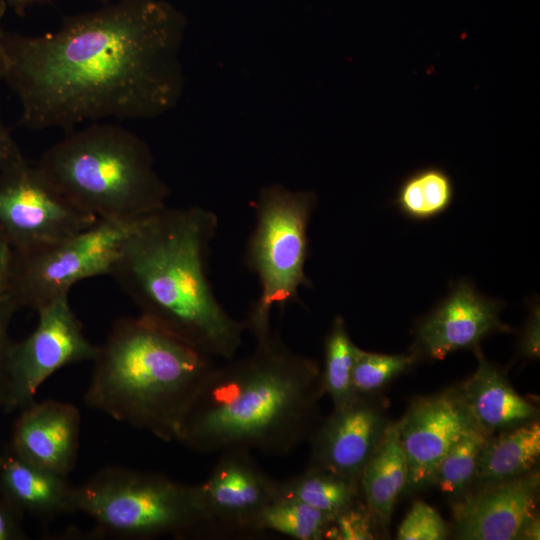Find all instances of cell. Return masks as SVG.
I'll use <instances>...</instances> for the list:
<instances>
[{
  "mask_svg": "<svg viewBox=\"0 0 540 540\" xmlns=\"http://www.w3.org/2000/svg\"><path fill=\"white\" fill-rule=\"evenodd\" d=\"M478 486L457 497L452 505L454 538L539 539V518L535 513L540 487L537 470Z\"/></svg>",
  "mask_w": 540,
  "mask_h": 540,
  "instance_id": "cell-12",
  "label": "cell"
},
{
  "mask_svg": "<svg viewBox=\"0 0 540 540\" xmlns=\"http://www.w3.org/2000/svg\"><path fill=\"white\" fill-rule=\"evenodd\" d=\"M6 3H9L11 6H13L18 13L23 12L25 7L37 0H5Z\"/></svg>",
  "mask_w": 540,
  "mask_h": 540,
  "instance_id": "cell-34",
  "label": "cell"
},
{
  "mask_svg": "<svg viewBox=\"0 0 540 540\" xmlns=\"http://www.w3.org/2000/svg\"><path fill=\"white\" fill-rule=\"evenodd\" d=\"M499 304L466 283L455 285L449 295L416 327L413 353L442 360L448 354L478 347L494 332L511 329L501 322Z\"/></svg>",
  "mask_w": 540,
  "mask_h": 540,
  "instance_id": "cell-15",
  "label": "cell"
},
{
  "mask_svg": "<svg viewBox=\"0 0 540 540\" xmlns=\"http://www.w3.org/2000/svg\"><path fill=\"white\" fill-rule=\"evenodd\" d=\"M278 485L249 451L222 452L209 476L198 484L205 519L203 535L260 534L259 518L276 499Z\"/></svg>",
  "mask_w": 540,
  "mask_h": 540,
  "instance_id": "cell-11",
  "label": "cell"
},
{
  "mask_svg": "<svg viewBox=\"0 0 540 540\" xmlns=\"http://www.w3.org/2000/svg\"><path fill=\"white\" fill-rule=\"evenodd\" d=\"M73 509L91 518L98 534L121 539L201 536L205 526L198 485L122 467L74 486Z\"/></svg>",
  "mask_w": 540,
  "mask_h": 540,
  "instance_id": "cell-6",
  "label": "cell"
},
{
  "mask_svg": "<svg viewBox=\"0 0 540 540\" xmlns=\"http://www.w3.org/2000/svg\"><path fill=\"white\" fill-rule=\"evenodd\" d=\"M317 204L309 190L281 184L264 187L255 203V225L248 239L245 264L257 277L260 293L246 320V330L265 340L271 334L270 315L298 299L310 287L305 273L309 256L308 227Z\"/></svg>",
  "mask_w": 540,
  "mask_h": 540,
  "instance_id": "cell-7",
  "label": "cell"
},
{
  "mask_svg": "<svg viewBox=\"0 0 540 540\" xmlns=\"http://www.w3.org/2000/svg\"><path fill=\"white\" fill-rule=\"evenodd\" d=\"M73 485L64 477L17 457L0 454V494L19 511L50 520L74 512Z\"/></svg>",
  "mask_w": 540,
  "mask_h": 540,
  "instance_id": "cell-18",
  "label": "cell"
},
{
  "mask_svg": "<svg viewBox=\"0 0 540 540\" xmlns=\"http://www.w3.org/2000/svg\"><path fill=\"white\" fill-rule=\"evenodd\" d=\"M408 482L407 459L396 423H390L364 466L360 479V494L364 503L385 527L390 521L399 496Z\"/></svg>",
  "mask_w": 540,
  "mask_h": 540,
  "instance_id": "cell-19",
  "label": "cell"
},
{
  "mask_svg": "<svg viewBox=\"0 0 540 540\" xmlns=\"http://www.w3.org/2000/svg\"><path fill=\"white\" fill-rule=\"evenodd\" d=\"M81 415L71 403L35 400L22 408L12 434V453L24 461L68 477L74 469Z\"/></svg>",
  "mask_w": 540,
  "mask_h": 540,
  "instance_id": "cell-16",
  "label": "cell"
},
{
  "mask_svg": "<svg viewBox=\"0 0 540 540\" xmlns=\"http://www.w3.org/2000/svg\"><path fill=\"white\" fill-rule=\"evenodd\" d=\"M35 166L63 196L98 219L135 221L166 207L170 188L148 144L116 124L69 131Z\"/></svg>",
  "mask_w": 540,
  "mask_h": 540,
  "instance_id": "cell-5",
  "label": "cell"
},
{
  "mask_svg": "<svg viewBox=\"0 0 540 540\" xmlns=\"http://www.w3.org/2000/svg\"><path fill=\"white\" fill-rule=\"evenodd\" d=\"M17 308L9 296L0 295V409L3 410L7 396L8 353L13 343L9 330L14 312Z\"/></svg>",
  "mask_w": 540,
  "mask_h": 540,
  "instance_id": "cell-29",
  "label": "cell"
},
{
  "mask_svg": "<svg viewBox=\"0 0 540 540\" xmlns=\"http://www.w3.org/2000/svg\"><path fill=\"white\" fill-rule=\"evenodd\" d=\"M522 352L527 357L538 358L539 356V318L538 314L530 320L522 343Z\"/></svg>",
  "mask_w": 540,
  "mask_h": 540,
  "instance_id": "cell-33",
  "label": "cell"
},
{
  "mask_svg": "<svg viewBox=\"0 0 540 540\" xmlns=\"http://www.w3.org/2000/svg\"><path fill=\"white\" fill-rule=\"evenodd\" d=\"M390 422L368 396H354L333 407L311 435L308 467L328 471L359 485L364 466Z\"/></svg>",
  "mask_w": 540,
  "mask_h": 540,
  "instance_id": "cell-13",
  "label": "cell"
},
{
  "mask_svg": "<svg viewBox=\"0 0 540 540\" xmlns=\"http://www.w3.org/2000/svg\"><path fill=\"white\" fill-rule=\"evenodd\" d=\"M332 519L303 502L276 498L265 507L259 518V530L273 531L298 540L325 538Z\"/></svg>",
  "mask_w": 540,
  "mask_h": 540,
  "instance_id": "cell-24",
  "label": "cell"
},
{
  "mask_svg": "<svg viewBox=\"0 0 540 540\" xmlns=\"http://www.w3.org/2000/svg\"><path fill=\"white\" fill-rule=\"evenodd\" d=\"M359 496L358 484L328 471L308 467L300 475L279 481L276 498L303 502L333 520Z\"/></svg>",
  "mask_w": 540,
  "mask_h": 540,
  "instance_id": "cell-21",
  "label": "cell"
},
{
  "mask_svg": "<svg viewBox=\"0 0 540 540\" xmlns=\"http://www.w3.org/2000/svg\"><path fill=\"white\" fill-rule=\"evenodd\" d=\"M23 513L0 494V540L23 538L21 518Z\"/></svg>",
  "mask_w": 540,
  "mask_h": 540,
  "instance_id": "cell-30",
  "label": "cell"
},
{
  "mask_svg": "<svg viewBox=\"0 0 540 540\" xmlns=\"http://www.w3.org/2000/svg\"><path fill=\"white\" fill-rule=\"evenodd\" d=\"M96 220L55 189L24 156L0 174V231L14 252L57 242Z\"/></svg>",
  "mask_w": 540,
  "mask_h": 540,
  "instance_id": "cell-9",
  "label": "cell"
},
{
  "mask_svg": "<svg viewBox=\"0 0 540 540\" xmlns=\"http://www.w3.org/2000/svg\"><path fill=\"white\" fill-rule=\"evenodd\" d=\"M472 426L456 388L415 399L396 423L408 465L404 493L431 485L443 456Z\"/></svg>",
  "mask_w": 540,
  "mask_h": 540,
  "instance_id": "cell-14",
  "label": "cell"
},
{
  "mask_svg": "<svg viewBox=\"0 0 540 540\" xmlns=\"http://www.w3.org/2000/svg\"><path fill=\"white\" fill-rule=\"evenodd\" d=\"M359 348L351 340L341 316L334 319L324 343L323 388L338 407L354 396L352 373Z\"/></svg>",
  "mask_w": 540,
  "mask_h": 540,
  "instance_id": "cell-23",
  "label": "cell"
},
{
  "mask_svg": "<svg viewBox=\"0 0 540 540\" xmlns=\"http://www.w3.org/2000/svg\"><path fill=\"white\" fill-rule=\"evenodd\" d=\"M384 526L359 498L330 523L325 538L336 540H371Z\"/></svg>",
  "mask_w": 540,
  "mask_h": 540,
  "instance_id": "cell-27",
  "label": "cell"
},
{
  "mask_svg": "<svg viewBox=\"0 0 540 540\" xmlns=\"http://www.w3.org/2000/svg\"><path fill=\"white\" fill-rule=\"evenodd\" d=\"M478 366L456 388L473 426L487 437L537 419L538 409L520 396L506 376L475 348Z\"/></svg>",
  "mask_w": 540,
  "mask_h": 540,
  "instance_id": "cell-17",
  "label": "cell"
},
{
  "mask_svg": "<svg viewBox=\"0 0 540 540\" xmlns=\"http://www.w3.org/2000/svg\"><path fill=\"white\" fill-rule=\"evenodd\" d=\"M84 400L94 410L175 441L213 358L154 321L117 319L92 360Z\"/></svg>",
  "mask_w": 540,
  "mask_h": 540,
  "instance_id": "cell-4",
  "label": "cell"
},
{
  "mask_svg": "<svg viewBox=\"0 0 540 540\" xmlns=\"http://www.w3.org/2000/svg\"><path fill=\"white\" fill-rule=\"evenodd\" d=\"M23 157V154L5 126L0 114V174Z\"/></svg>",
  "mask_w": 540,
  "mask_h": 540,
  "instance_id": "cell-31",
  "label": "cell"
},
{
  "mask_svg": "<svg viewBox=\"0 0 540 540\" xmlns=\"http://www.w3.org/2000/svg\"><path fill=\"white\" fill-rule=\"evenodd\" d=\"M450 176L441 168L426 167L409 175L398 188L395 204L407 217L425 220L445 212L453 200Z\"/></svg>",
  "mask_w": 540,
  "mask_h": 540,
  "instance_id": "cell-22",
  "label": "cell"
},
{
  "mask_svg": "<svg viewBox=\"0 0 540 540\" xmlns=\"http://www.w3.org/2000/svg\"><path fill=\"white\" fill-rule=\"evenodd\" d=\"M416 358L415 353L386 355L359 348L352 373L354 394L373 397L393 378L410 368Z\"/></svg>",
  "mask_w": 540,
  "mask_h": 540,
  "instance_id": "cell-26",
  "label": "cell"
},
{
  "mask_svg": "<svg viewBox=\"0 0 540 540\" xmlns=\"http://www.w3.org/2000/svg\"><path fill=\"white\" fill-rule=\"evenodd\" d=\"M185 28L166 1L115 0L42 35L1 29L2 81L32 130L153 119L180 100Z\"/></svg>",
  "mask_w": 540,
  "mask_h": 540,
  "instance_id": "cell-1",
  "label": "cell"
},
{
  "mask_svg": "<svg viewBox=\"0 0 540 540\" xmlns=\"http://www.w3.org/2000/svg\"><path fill=\"white\" fill-rule=\"evenodd\" d=\"M324 394L318 363L272 333L251 354L213 367L185 412L175 441L201 453L287 455L310 439Z\"/></svg>",
  "mask_w": 540,
  "mask_h": 540,
  "instance_id": "cell-2",
  "label": "cell"
},
{
  "mask_svg": "<svg viewBox=\"0 0 540 540\" xmlns=\"http://www.w3.org/2000/svg\"><path fill=\"white\" fill-rule=\"evenodd\" d=\"M103 2H112V1H115V0H102Z\"/></svg>",
  "mask_w": 540,
  "mask_h": 540,
  "instance_id": "cell-37",
  "label": "cell"
},
{
  "mask_svg": "<svg viewBox=\"0 0 540 540\" xmlns=\"http://www.w3.org/2000/svg\"><path fill=\"white\" fill-rule=\"evenodd\" d=\"M487 438L474 426L468 428L441 459L432 484L455 498L464 494L474 481L479 454Z\"/></svg>",
  "mask_w": 540,
  "mask_h": 540,
  "instance_id": "cell-25",
  "label": "cell"
},
{
  "mask_svg": "<svg viewBox=\"0 0 540 540\" xmlns=\"http://www.w3.org/2000/svg\"><path fill=\"white\" fill-rule=\"evenodd\" d=\"M1 32V29H0ZM2 81V72H1V61H0V82Z\"/></svg>",
  "mask_w": 540,
  "mask_h": 540,
  "instance_id": "cell-36",
  "label": "cell"
},
{
  "mask_svg": "<svg viewBox=\"0 0 540 540\" xmlns=\"http://www.w3.org/2000/svg\"><path fill=\"white\" fill-rule=\"evenodd\" d=\"M6 6H7V3L5 0H0V19L2 18V16L4 15L5 11H6Z\"/></svg>",
  "mask_w": 540,
  "mask_h": 540,
  "instance_id": "cell-35",
  "label": "cell"
},
{
  "mask_svg": "<svg viewBox=\"0 0 540 540\" xmlns=\"http://www.w3.org/2000/svg\"><path fill=\"white\" fill-rule=\"evenodd\" d=\"M13 261V248L6 239V237L3 235V233L0 231V295L9 296V285Z\"/></svg>",
  "mask_w": 540,
  "mask_h": 540,
  "instance_id": "cell-32",
  "label": "cell"
},
{
  "mask_svg": "<svg viewBox=\"0 0 540 540\" xmlns=\"http://www.w3.org/2000/svg\"><path fill=\"white\" fill-rule=\"evenodd\" d=\"M540 457V424L537 419L489 436L479 454L474 481L497 483L526 474Z\"/></svg>",
  "mask_w": 540,
  "mask_h": 540,
  "instance_id": "cell-20",
  "label": "cell"
},
{
  "mask_svg": "<svg viewBox=\"0 0 540 540\" xmlns=\"http://www.w3.org/2000/svg\"><path fill=\"white\" fill-rule=\"evenodd\" d=\"M36 312L35 329L9 349L6 412L33 402L40 386L59 369L92 361L97 353L98 346L86 337L69 295L50 301Z\"/></svg>",
  "mask_w": 540,
  "mask_h": 540,
  "instance_id": "cell-10",
  "label": "cell"
},
{
  "mask_svg": "<svg viewBox=\"0 0 540 540\" xmlns=\"http://www.w3.org/2000/svg\"><path fill=\"white\" fill-rule=\"evenodd\" d=\"M216 214L202 207L169 208L141 219L110 274L140 315L212 358H234L246 330L216 298L208 278Z\"/></svg>",
  "mask_w": 540,
  "mask_h": 540,
  "instance_id": "cell-3",
  "label": "cell"
},
{
  "mask_svg": "<svg viewBox=\"0 0 540 540\" xmlns=\"http://www.w3.org/2000/svg\"><path fill=\"white\" fill-rule=\"evenodd\" d=\"M448 536V527L441 515L423 501L413 506L399 525L396 538L399 540H443Z\"/></svg>",
  "mask_w": 540,
  "mask_h": 540,
  "instance_id": "cell-28",
  "label": "cell"
},
{
  "mask_svg": "<svg viewBox=\"0 0 540 540\" xmlns=\"http://www.w3.org/2000/svg\"><path fill=\"white\" fill-rule=\"evenodd\" d=\"M140 220L98 219L57 242L14 252L9 296L18 308L36 311L60 296L69 295L79 281L110 275Z\"/></svg>",
  "mask_w": 540,
  "mask_h": 540,
  "instance_id": "cell-8",
  "label": "cell"
}]
</instances>
